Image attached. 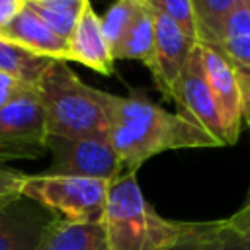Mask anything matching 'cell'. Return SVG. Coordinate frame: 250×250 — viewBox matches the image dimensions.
<instances>
[{
    "label": "cell",
    "mask_w": 250,
    "mask_h": 250,
    "mask_svg": "<svg viewBox=\"0 0 250 250\" xmlns=\"http://www.w3.org/2000/svg\"><path fill=\"white\" fill-rule=\"evenodd\" d=\"M107 117V141L123 172H135L152 156L180 148L219 146L205 131L180 113H170L141 92L115 96L100 90Z\"/></svg>",
    "instance_id": "1"
},
{
    "label": "cell",
    "mask_w": 250,
    "mask_h": 250,
    "mask_svg": "<svg viewBox=\"0 0 250 250\" xmlns=\"http://www.w3.org/2000/svg\"><path fill=\"white\" fill-rule=\"evenodd\" d=\"M102 227L109 250H172L197 223L160 217L145 199L135 172H121L107 184Z\"/></svg>",
    "instance_id": "2"
},
{
    "label": "cell",
    "mask_w": 250,
    "mask_h": 250,
    "mask_svg": "<svg viewBox=\"0 0 250 250\" xmlns=\"http://www.w3.org/2000/svg\"><path fill=\"white\" fill-rule=\"evenodd\" d=\"M37 98L45 113L47 135L107 139V117L100 90L84 84L66 61H51L37 82Z\"/></svg>",
    "instance_id": "3"
},
{
    "label": "cell",
    "mask_w": 250,
    "mask_h": 250,
    "mask_svg": "<svg viewBox=\"0 0 250 250\" xmlns=\"http://www.w3.org/2000/svg\"><path fill=\"white\" fill-rule=\"evenodd\" d=\"M107 184L104 180L35 174L23 176L20 193L70 223H102Z\"/></svg>",
    "instance_id": "4"
},
{
    "label": "cell",
    "mask_w": 250,
    "mask_h": 250,
    "mask_svg": "<svg viewBox=\"0 0 250 250\" xmlns=\"http://www.w3.org/2000/svg\"><path fill=\"white\" fill-rule=\"evenodd\" d=\"M47 152V127L37 88L25 90L0 109V164L33 160Z\"/></svg>",
    "instance_id": "5"
},
{
    "label": "cell",
    "mask_w": 250,
    "mask_h": 250,
    "mask_svg": "<svg viewBox=\"0 0 250 250\" xmlns=\"http://www.w3.org/2000/svg\"><path fill=\"white\" fill-rule=\"evenodd\" d=\"M47 152H51V166L43 174L111 182L123 172L115 150L104 137L66 139L47 135Z\"/></svg>",
    "instance_id": "6"
},
{
    "label": "cell",
    "mask_w": 250,
    "mask_h": 250,
    "mask_svg": "<svg viewBox=\"0 0 250 250\" xmlns=\"http://www.w3.org/2000/svg\"><path fill=\"white\" fill-rule=\"evenodd\" d=\"M168 100L176 102V105L180 107L178 113L182 117H186L189 123H193L195 127L205 131L219 146H227L219 111H217L213 94H211L209 84L203 74L199 45L188 57L184 68L180 70V74L170 90Z\"/></svg>",
    "instance_id": "7"
},
{
    "label": "cell",
    "mask_w": 250,
    "mask_h": 250,
    "mask_svg": "<svg viewBox=\"0 0 250 250\" xmlns=\"http://www.w3.org/2000/svg\"><path fill=\"white\" fill-rule=\"evenodd\" d=\"M199 55H201L205 80L209 84V90L213 94L219 111L225 143L234 145L240 137V129L244 121V104H242V90L238 76L217 47L199 45Z\"/></svg>",
    "instance_id": "8"
},
{
    "label": "cell",
    "mask_w": 250,
    "mask_h": 250,
    "mask_svg": "<svg viewBox=\"0 0 250 250\" xmlns=\"http://www.w3.org/2000/svg\"><path fill=\"white\" fill-rule=\"evenodd\" d=\"M57 215L25 195L0 201V250H37Z\"/></svg>",
    "instance_id": "9"
},
{
    "label": "cell",
    "mask_w": 250,
    "mask_h": 250,
    "mask_svg": "<svg viewBox=\"0 0 250 250\" xmlns=\"http://www.w3.org/2000/svg\"><path fill=\"white\" fill-rule=\"evenodd\" d=\"M152 16H154V59L148 70L152 72L156 88L166 98H170V90L180 70L184 68L188 57L199 43L191 41L166 16L154 10H152Z\"/></svg>",
    "instance_id": "10"
},
{
    "label": "cell",
    "mask_w": 250,
    "mask_h": 250,
    "mask_svg": "<svg viewBox=\"0 0 250 250\" xmlns=\"http://www.w3.org/2000/svg\"><path fill=\"white\" fill-rule=\"evenodd\" d=\"M217 49L234 68L244 104V119L250 127V8L248 2L232 10L223 25Z\"/></svg>",
    "instance_id": "11"
},
{
    "label": "cell",
    "mask_w": 250,
    "mask_h": 250,
    "mask_svg": "<svg viewBox=\"0 0 250 250\" xmlns=\"http://www.w3.org/2000/svg\"><path fill=\"white\" fill-rule=\"evenodd\" d=\"M66 43H68V57H66L68 62L70 61L80 62L100 74H113L115 59L102 33L100 16L96 14L90 2L82 8L78 21Z\"/></svg>",
    "instance_id": "12"
},
{
    "label": "cell",
    "mask_w": 250,
    "mask_h": 250,
    "mask_svg": "<svg viewBox=\"0 0 250 250\" xmlns=\"http://www.w3.org/2000/svg\"><path fill=\"white\" fill-rule=\"evenodd\" d=\"M0 39L16 43L35 55L47 59L66 61L68 57V43L61 35H57L27 4L14 16V20L0 29ZM68 62V61H66Z\"/></svg>",
    "instance_id": "13"
},
{
    "label": "cell",
    "mask_w": 250,
    "mask_h": 250,
    "mask_svg": "<svg viewBox=\"0 0 250 250\" xmlns=\"http://www.w3.org/2000/svg\"><path fill=\"white\" fill-rule=\"evenodd\" d=\"M37 250H109L102 223H70L57 217L41 236Z\"/></svg>",
    "instance_id": "14"
},
{
    "label": "cell",
    "mask_w": 250,
    "mask_h": 250,
    "mask_svg": "<svg viewBox=\"0 0 250 250\" xmlns=\"http://www.w3.org/2000/svg\"><path fill=\"white\" fill-rule=\"evenodd\" d=\"M115 61H139L146 68L152 66L154 59V16L152 10L145 4L123 39L111 51Z\"/></svg>",
    "instance_id": "15"
},
{
    "label": "cell",
    "mask_w": 250,
    "mask_h": 250,
    "mask_svg": "<svg viewBox=\"0 0 250 250\" xmlns=\"http://www.w3.org/2000/svg\"><path fill=\"white\" fill-rule=\"evenodd\" d=\"M172 250H248V244L244 234L223 219L197 223L195 230Z\"/></svg>",
    "instance_id": "16"
},
{
    "label": "cell",
    "mask_w": 250,
    "mask_h": 250,
    "mask_svg": "<svg viewBox=\"0 0 250 250\" xmlns=\"http://www.w3.org/2000/svg\"><path fill=\"white\" fill-rule=\"evenodd\" d=\"M53 59L35 55L16 43H10L6 39H0V72H6L20 82H25L29 86H37L39 78L47 70Z\"/></svg>",
    "instance_id": "17"
},
{
    "label": "cell",
    "mask_w": 250,
    "mask_h": 250,
    "mask_svg": "<svg viewBox=\"0 0 250 250\" xmlns=\"http://www.w3.org/2000/svg\"><path fill=\"white\" fill-rule=\"evenodd\" d=\"M246 2L248 0H191L199 45L217 47L229 14Z\"/></svg>",
    "instance_id": "18"
},
{
    "label": "cell",
    "mask_w": 250,
    "mask_h": 250,
    "mask_svg": "<svg viewBox=\"0 0 250 250\" xmlns=\"http://www.w3.org/2000/svg\"><path fill=\"white\" fill-rule=\"evenodd\" d=\"M143 6H145L143 0H115L105 10V14L100 16V27L111 51L123 39V35L127 33L139 12L143 10Z\"/></svg>",
    "instance_id": "19"
},
{
    "label": "cell",
    "mask_w": 250,
    "mask_h": 250,
    "mask_svg": "<svg viewBox=\"0 0 250 250\" xmlns=\"http://www.w3.org/2000/svg\"><path fill=\"white\" fill-rule=\"evenodd\" d=\"M57 35L68 39L82 8L86 6H70V4H45V2H25Z\"/></svg>",
    "instance_id": "20"
},
{
    "label": "cell",
    "mask_w": 250,
    "mask_h": 250,
    "mask_svg": "<svg viewBox=\"0 0 250 250\" xmlns=\"http://www.w3.org/2000/svg\"><path fill=\"white\" fill-rule=\"evenodd\" d=\"M150 10L166 16L170 21H174L191 41L199 43L197 39V21L191 0H143Z\"/></svg>",
    "instance_id": "21"
},
{
    "label": "cell",
    "mask_w": 250,
    "mask_h": 250,
    "mask_svg": "<svg viewBox=\"0 0 250 250\" xmlns=\"http://www.w3.org/2000/svg\"><path fill=\"white\" fill-rule=\"evenodd\" d=\"M29 88H37V86H29V84L20 82L18 78H14L6 72H0V109L4 105H8L10 102H14L18 96H21Z\"/></svg>",
    "instance_id": "22"
},
{
    "label": "cell",
    "mask_w": 250,
    "mask_h": 250,
    "mask_svg": "<svg viewBox=\"0 0 250 250\" xmlns=\"http://www.w3.org/2000/svg\"><path fill=\"white\" fill-rule=\"evenodd\" d=\"M23 176L25 174H21L20 170L0 164V201L20 195V186H21Z\"/></svg>",
    "instance_id": "23"
},
{
    "label": "cell",
    "mask_w": 250,
    "mask_h": 250,
    "mask_svg": "<svg viewBox=\"0 0 250 250\" xmlns=\"http://www.w3.org/2000/svg\"><path fill=\"white\" fill-rule=\"evenodd\" d=\"M21 6L23 4H20L16 0H0V29L14 20V16L21 10Z\"/></svg>",
    "instance_id": "24"
},
{
    "label": "cell",
    "mask_w": 250,
    "mask_h": 250,
    "mask_svg": "<svg viewBox=\"0 0 250 250\" xmlns=\"http://www.w3.org/2000/svg\"><path fill=\"white\" fill-rule=\"evenodd\" d=\"M232 227H240V225H246V223H250V201H246L234 215H230L229 219H227Z\"/></svg>",
    "instance_id": "25"
},
{
    "label": "cell",
    "mask_w": 250,
    "mask_h": 250,
    "mask_svg": "<svg viewBox=\"0 0 250 250\" xmlns=\"http://www.w3.org/2000/svg\"><path fill=\"white\" fill-rule=\"evenodd\" d=\"M27 2H45V4H70V6H84L90 0H27Z\"/></svg>",
    "instance_id": "26"
},
{
    "label": "cell",
    "mask_w": 250,
    "mask_h": 250,
    "mask_svg": "<svg viewBox=\"0 0 250 250\" xmlns=\"http://www.w3.org/2000/svg\"><path fill=\"white\" fill-rule=\"evenodd\" d=\"M16 2H20V4H25V2H27V0H16Z\"/></svg>",
    "instance_id": "27"
},
{
    "label": "cell",
    "mask_w": 250,
    "mask_h": 250,
    "mask_svg": "<svg viewBox=\"0 0 250 250\" xmlns=\"http://www.w3.org/2000/svg\"><path fill=\"white\" fill-rule=\"evenodd\" d=\"M248 8H250V0H248Z\"/></svg>",
    "instance_id": "28"
},
{
    "label": "cell",
    "mask_w": 250,
    "mask_h": 250,
    "mask_svg": "<svg viewBox=\"0 0 250 250\" xmlns=\"http://www.w3.org/2000/svg\"><path fill=\"white\" fill-rule=\"evenodd\" d=\"M246 201H250V195H248V199H246Z\"/></svg>",
    "instance_id": "29"
}]
</instances>
